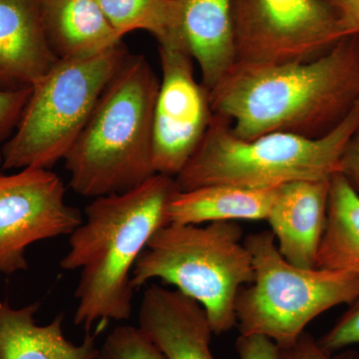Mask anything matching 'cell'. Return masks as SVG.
I'll list each match as a JSON object with an SVG mask.
<instances>
[{"label": "cell", "mask_w": 359, "mask_h": 359, "mask_svg": "<svg viewBox=\"0 0 359 359\" xmlns=\"http://www.w3.org/2000/svg\"><path fill=\"white\" fill-rule=\"evenodd\" d=\"M316 268L359 275V195L340 173L330 178L327 224Z\"/></svg>", "instance_id": "obj_18"}, {"label": "cell", "mask_w": 359, "mask_h": 359, "mask_svg": "<svg viewBox=\"0 0 359 359\" xmlns=\"http://www.w3.org/2000/svg\"><path fill=\"white\" fill-rule=\"evenodd\" d=\"M237 222L207 226L169 223L156 231L137 259L131 287L153 280L176 290L202 306L212 334L237 325L236 302L240 290L254 280L252 256Z\"/></svg>", "instance_id": "obj_5"}, {"label": "cell", "mask_w": 359, "mask_h": 359, "mask_svg": "<svg viewBox=\"0 0 359 359\" xmlns=\"http://www.w3.org/2000/svg\"><path fill=\"white\" fill-rule=\"evenodd\" d=\"M179 191L173 177L155 174L85 208L86 221L71 233L69 250L60 262L65 271L81 269L75 325L89 332L97 321L131 318L132 269L156 231L169 224L168 208Z\"/></svg>", "instance_id": "obj_2"}, {"label": "cell", "mask_w": 359, "mask_h": 359, "mask_svg": "<svg viewBox=\"0 0 359 359\" xmlns=\"http://www.w3.org/2000/svg\"><path fill=\"white\" fill-rule=\"evenodd\" d=\"M139 328L167 359H216L205 309L179 290L149 285L139 309Z\"/></svg>", "instance_id": "obj_11"}, {"label": "cell", "mask_w": 359, "mask_h": 359, "mask_svg": "<svg viewBox=\"0 0 359 359\" xmlns=\"http://www.w3.org/2000/svg\"><path fill=\"white\" fill-rule=\"evenodd\" d=\"M159 87L145 56L129 54L65 158L75 193L91 198L124 193L157 174L153 118Z\"/></svg>", "instance_id": "obj_3"}, {"label": "cell", "mask_w": 359, "mask_h": 359, "mask_svg": "<svg viewBox=\"0 0 359 359\" xmlns=\"http://www.w3.org/2000/svg\"><path fill=\"white\" fill-rule=\"evenodd\" d=\"M278 189L211 185L179 191L168 208L169 223L266 221Z\"/></svg>", "instance_id": "obj_17"}, {"label": "cell", "mask_w": 359, "mask_h": 359, "mask_svg": "<svg viewBox=\"0 0 359 359\" xmlns=\"http://www.w3.org/2000/svg\"><path fill=\"white\" fill-rule=\"evenodd\" d=\"M98 359H167L139 327L121 325L106 337Z\"/></svg>", "instance_id": "obj_20"}, {"label": "cell", "mask_w": 359, "mask_h": 359, "mask_svg": "<svg viewBox=\"0 0 359 359\" xmlns=\"http://www.w3.org/2000/svg\"><path fill=\"white\" fill-rule=\"evenodd\" d=\"M99 356V355H98ZM95 359H98V358H95Z\"/></svg>", "instance_id": "obj_28"}, {"label": "cell", "mask_w": 359, "mask_h": 359, "mask_svg": "<svg viewBox=\"0 0 359 359\" xmlns=\"http://www.w3.org/2000/svg\"><path fill=\"white\" fill-rule=\"evenodd\" d=\"M158 49L162 79L153 118V164L156 173L176 178L199 147L214 113L190 53L182 47Z\"/></svg>", "instance_id": "obj_10"}, {"label": "cell", "mask_w": 359, "mask_h": 359, "mask_svg": "<svg viewBox=\"0 0 359 359\" xmlns=\"http://www.w3.org/2000/svg\"><path fill=\"white\" fill-rule=\"evenodd\" d=\"M121 36L133 30L154 35L158 46L186 48L181 35L178 0H97ZM188 51V50H187Z\"/></svg>", "instance_id": "obj_19"}, {"label": "cell", "mask_w": 359, "mask_h": 359, "mask_svg": "<svg viewBox=\"0 0 359 359\" xmlns=\"http://www.w3.org/2000/svg\"><path fill=\"white\" fill-rule=\"evenodd\" d=\"M358 130L359 101L334 130L318 138L276 132L245 140L233 133L228 119L214 114L199 147L175 179L180 191L211 185L268 189L330 179L339 173Z\"/></svg>", "instance_id": "obj_4"}, {"label": "cell", "mask_w": 359, "mask_h": 359, "mask_svg": "<svg viewBox=\"0 0 359 359\" xmlns=\"http://www.w3.org/2000/svg\"><path fill=\"white\" fill-rule=\"evenodd\" d=\"M236 62L309 61L342 39L327 0H231Z\"/></svg>", "instance_id": "obj_8"}, {"label": "cell", "mask_w": 359, "mask_h": 359, "mask_svg": "<svg viewBox=\"0 0 359 359\" xmlns=\"http://www.w3.org/2000/svg\"><path fill=\"white\" fill-rule=\"evenodd\" d=\"M342 39L359 36V0H327Z\"/></svg>", "instance_id": "obj_25"}, {"label": "cell", "mask_w": 359, "mask_h": 359, "mask_svg": "<svg viewBox=\"0 0 359 359\" xmlns=\"http://www.w3.org/2000/svg\"><path fill=\"white\" fill-rule=\"evenodd\" d=\"M129 54L121 43L93 57L59 59L33 85L18 127L2 148V169H50L65 160Z\"/></svg>", "instance_id": "obj_7"}, {"label": "cell", "mask_w": 359, "mask_h": 359, "mask_svg": "<svg viewBox=\"0 0 359 359\" xmlns=\"http://www.w3.org/2000/svg\"><path fill=\"white\" fill-rule=\"evenodd\" d=\"M181 35L211 91L236 62L231 0H178Z\"/></svg>", "instance_id": "obj_14"}, {"label": "cell", "mask_w": 359, "mask_h": 359, "mask_svg": "<svg viewBox=\"0 0 359 359\" xmlns=\"http://www.w3.org/2000/svg\"><path fill=\"white\" fill-rule=\"evenodd\" d=\"M57 174L42 168L0 173V273L27 271L26 249L33 243L70 236L83 223L65 201Z\"/></svg>", "instance_id": "obj_9"}, {"label": "cell", "mask_w": 359, "mask_h": 359, "mask_svg": "<svg viewBox=\"0 0 359 359\" xmlns=\"http://www.w3.org/2000/svg\"><path fill=\"white\" fill-rule=\"evenodd\" d=\"M210 99L212 113L245 140L276 132L323 136L359 101V36L344 37L309 61L235 62Z\"/></svg>", "instance_id": "obj_1"}, {"label": "cell", "mask_w": 359, "mask_h": 359, "mask_svg": "<svg viewBox=\"0 0 359 359\" xmlns=\"http://www.w3.org/2000/svg\"><path fill=\"white\" fill-rule=\"evenodd\" d=\"M238 359H283L273 340L262 334H241L236 342Z\"/></svg>", "instance_id": "obj_23"}, {"label": "cell", "mask_w": 359, "mask_h": 359, "mask_svg": "<svg viewBox=\"0 0 359 359\" xmlns=\"http://www.w3.org/2000/svg\"><path fill=\"white\" fill-rule=\"evenodd\" d=\"M358 359H359V355H358Z\"/></svg>", "instance_id": "obj_27"}, {"label": "cell", "mask_w": 359, "mask_h": 359, "mask_svg": "<svg viewBox=\"0 0 359 359\" xmlns=\"http://www.w3.org/2000/svg\"><path fill=\"white\" fill-rule=\"evenodd\" d=\"M37 0H0V90L32 89L57 63Z\"/></svg>", "instance_id": "obj_13"}, {"label": "cell", "mask_w": 359, "mask_h": 359, "mask_svg": "<svg viewBox=\"0 0 359 359\" xmlns=\"http://www.w3.org/2000/svg\"><path fill=\"white\" fill-rule=\"evenodd\" d=\"M332 327L318 340L325 353L334 354L347 347L359 344V299L349 304Z\"/></svg>", "instance_id": "obj_21"}, {"label": "cell", "mask_w": 359, "mask_h": 359, "mask_svg": "<svg viewBox=\"0 0 359 359\" xmlns=\"http://www.w3.org/2000/svg\"><path fill=\"white\" fill-rule=\"evenodd\" d=\"M39 302L14 309L0 301V359H95L96 340L102 327L86 332L83 342L75 344L65 337V316L58 314L50 323L39 325L35 314Z\"/></svg>", "instance_id": "obj_15"}, {"label": "cell", "mask_w": 359, "mask_h": 359, "mask_svg": "<svg viewBox=\"0 0 359 359\" xmlns=\"http://www.w3.org/2000/svg\"><path fill=\"white\" fill-rule=\"evenodd\" d=\"M283 359H358V354L346 351L334 355L325 353L313 335L304 332L294 344L280 348Z\"/></svg>", "instance_id": "obj_24"}, {"label": "cell", "mask_w": 359, "mask_h": 359, "mask_svg": "<svg viewBox=\"0 0 359 359\" xmlns=\"http://www.w3.org/2000/svg\"><path fill=\"white\" fill-rule=\"evenodd\" d=\"M330 179L302 180L280 187L266 221L282 256L304 269L316 268L327 224Z\"/></svg>", "instance_id": "obj_12"}, {"label": "cell", "mask_w": 359, "mask_h": 359, "mask_svg": "<svg viewBox=\"0 0 359 359\" xmlns=\"http://www.w3.org/2000/svg\"><path fill=\"white\" fill-rule=\"evenodd\" d=\"M32 89L0 90V168L2 148L18 127Z\"/></svg>", "instance_id": "obj_22"}, {"label": "cell", "mask_w": 359, "mask_h": 359, "mask_svg": "<svg viewBox=\"0 0 359 359\" xmlns=\"http://www.w3.org/2000/svg\"><path fill=\"white\" fill-rule=\"evenodd\" d=\"M45 32L59 59L93 57L122 43L97 0H37Z\"/></svg>", "instance_id": "obj_16"}, {"label": "cell", "mask_w": 359, "mask_h": 359, "mask_svg": "<svg viewBox=\"0 0 359 359\" xmlns=\"http://www.w3.org/2000/svg\"><path fill=\"white\" fill-rule=\"evenodd\" d=\"M244 244L254 280L236 302L241 334L266 335L287 348L318 316L359 299L358 273L295 266L282 256L271 231L250 233Z\"/></svg>", "instance_id": "obj_6"}, {"label": "cell", "mask_w": 359, "mask_h": 359, "mask_svg": "<svg viewBox=\"0 0 359 359\" xmlns=\"http://www.w3.org/2000/svg\"><path fill=\"white\" fill-rule=\"evenodd\" d=\"M339 173L359 195V130L344 151L340 162Z\"/></svg>", "instance_id": "obj_26"}]
</instances>
